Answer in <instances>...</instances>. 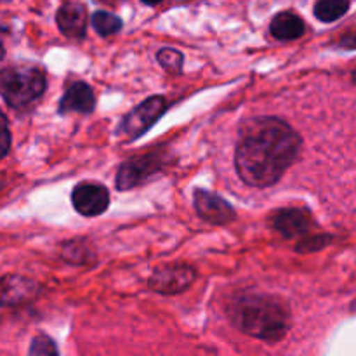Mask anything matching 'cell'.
Returning <instances> with one entry per match:
<instances>
[{"label":"cell","instance_id":"1","mask_svg":"<svg viewBox=\"0 0 356 356\" xmlns=\"http://www.w3.org/2000/svg\"><path fill=\"white\" fill-rule=\"evenodd\" d=\"M302 139L277 117H254L243 122L236 143L235 167L240 179L254 188L278 183L301 152Z\"/></svg>","mask_w":356,"mask_h":356},{"label":"cell","instance_id":"2","mask_svg":"<svg viewBox=\"0 0 356 356\" xmlns=\"http://www.w3.org/2000/svg\"><path fill=\"white\" fill-rule=\"evenodd\" d=\"M232 320L240 330L266 343H278L291 327V309L277 298L250 294L233 302Z\"/></svg>","mask_w":356,"mask_h":356},{"label":"cell","instance_id":"3","mask_svg":"<svg viewBox=\"0 0 356 356\" xmlns=\"http://www.w3.org/2000/svg\"><path fill=\"white\" fill-rule=\"evenodd\" d=\"M47 87L40 66L16 65L0 72V96L14 110H24L37 103Z\"/></svg>","mask_w":356,"mask_h":356},{"label":"cell","instance_id":"4","mask_svg":"<svg viewBox=\"0 0 356 356\" xmlns=\"http://www.w3.org/2000/svg\"><path fill=\"white\" fill-rule=\"evenodd\" d=\"M165 110L167 101L163 96H153L143 101L141 104H138L134 110H131L122 118L117 129V136L125 143L141 138L148 129H152L156 124V120L165 113Z\"/></svg>","mask_w":356,"mask_h":356},{"label":"cell","instance_id":"5","mask_svg":"<svg viewBox=\"0 0 356 356\" xmlns=\"http://www.w3.org/2000/svg\"><path fill=\"white\" fill-rule=\"evenodd\" d=\"M163 169V155L160 152H146L125 160L117 172V188L120 191L141 186Z\"/></svg>","mask_w":356,"mask_h":356},{"label":"cell","instance_id":"6","mask_svg":"<svg viewBox=\"0 0 356 356\" xmlns=\"http://www.w3.org/2000/svg\"><path fill=\"white\" fill-rule=\"evenodd\" d=\"M195 277H197V271L188 264H165L153 271L149 278V287L159 294H179L193 284Z\"/></svg>","mask_w":356,"mask_h":356},{"label":"cell","instance_id":"7","mask_svg":"<svg viewBox=\"0 0 356 356\" xmlns=\"http://www.w3.org/2000/svg\"><path fill=\"white\" fill-rule=\"evenodd\" d=\"M72 202L79 214L86 218H96L103 214L110 205V191L103 184L87 181L73 188Z\"/></svg>","mask_w":356,"mask_h":356},{"label":"cell","instance_id":"8","mask_svg":"<svg viewBox=\"0 0 356 356\" xmlns=\"http://www.w3.org/2000/svg\"><path fill=\"white\" fill-rule=\"evenodd\" d=\"M193 204L197 209V214L211 225H228V222L235 221L236 218L232 205L225 198L211 193V191L195 190Z\"/></svg>","mask_w":356,"mask_h":356},{"label":"cell","instance_id":"9","mask_svg":"<svg viewBox=\"0 0 356 356\" xmlns=\"http://www.w3.org/2000/svg\"><path fill=\"white\" fill-rule=\"evenodd\" d=\"M270 226L287 238L305 236L313 226L312 214L306 209H280L270 216Z\"/></svg>","mask_w":356,"mask_h":356},{"label":"cell","instance_id":"10","mask_svg":"<svg viewBox=\"0 0 356 356\" xmlns=\"http://www.w3.org/2000/svg\"><path fill=\"white\" fill-rule=\"evenodd\" d=\"M94 104H96V97L89 83L73 82L59 101V111L61 113H72V111L90 113L94 110Z\"/></svg>","mask_w":356,"mask_h":356},{"label":"cell","instance_id":"11","mask_svg":"<svg viewBox=\"0 0 356 356\" xmlns=\"http://www.w3.org/2000/svg\"><path fill=\"white\" fill-rule=\"evenodd\" d=\"M58 26L63 35L70 38H82L87 30V13L86 7L82 3L68 2L65 6L59 7L58 16Z\"/></svg>","mask_w":356,"mask_h":356},{"label":"cell","instance_id":"12","mask_svg":"<svg viewBox=\"0 0 356 356\" xmlns=\"http://www.w3.org/2000/svg\"><path fill=\"white\" fill-rule=\"evenodd\" d=\"M270 30L278 40H296L305 33V21L294 13H280L271 21Z\"/></svg>","mask_w":356,"mask_h":356},{"label":"cell","instance_id":"13","mask_svg":"<svg viewBox=\"0 0 356 356\" xmlns=\"http://www.w3.org/2000/svg\"><path fill=\"white\" fill-rule=\"evenodd\" d=\"M350 9V0H316L315 16L323 23H332Z\"/></svg>","mask_w":356,"mask_h":356},{"label":"cell","instance_id":"14","mask_svg":"<svg viewBox=\"0 0 356 356\" xmlns=\"http://www.w3.org/2000/svg\"><path fill=\"white\" fill-rule=\"evenodd\" d=\"M92 24L101 37H110V35L118 33L122 30L120 17L111 13H106V10H97V13H94Z\"/></svg>","mask_w":356,"mask_h":356},{"label":"cell","instance_id":"15","mask_svg":"<svg viewBox=\"0 0 356 356\" xmlns=\"http://www.w3.org/2000/svg\"><path fill=\"white\" fill-rule=\"evenodd\" d=\"M156 59H159L160 65L170 73H179L181 72V66H183V54L176 49H160L159 54H156Z\"/></svg>","mask_w":356,"mask_h":356},{"label":"cell","instance_id":"16","mask_svg":"<svg viewBox=\"0 0 356 356\" xmlns=\"http://www.w3.org/2000/svg\"><path fill=\"white\" fill-rule=\"evenodd\" d=\"M30 356H59L54 343L45 334H38L30 346Z\"/></svg>","mask_w":356,"mask_h":356},{"label":"cell","instance_id":"17","mask_svg":"<svg viewBox=\"0 0 356 356\" xmlns=\"http://www.w3.org/2000/svg\"><path fill=\"white\" fill-rule=\"evenodd\" d=\"M10 143H13V139H10L9 122H7V117L0 110V159H3L9 153Z\"/></svg>","mask_w":356,"mask_h":356},{"label":"cell","instance_id":"18","mask_svg":"<svg viewBox=\"0 0 356 356\" xmlns=\"http://www.w3.org/2000/svg\"><path fill=\"white\" fill-rule=\"evenodd\" d=\"M341 44H343V47H356V35H350V37H346V38H343V42H341Z\"/></svg>","mask_w":356,"mask_h":356},{"label":"cell","instance_id":"19","mask_svg":"<svg viewBox=\"0 0 356 356\" xmlns=\"http://www.w3.org/2000/svg\"><path fill=\"white\" fill-rule=\"evenodd\" d=\"M141 2L148 3V6H155V3H160V2H162V0H141Z\"/></svg>","mask_w":356,"mask_h":356},{"label":"cell","instance_id":"20","mask_svg":"<svg viewBox=\"0 0 356 356\" xmlns=\"http://www.w3.org/2000/svg\"><path fill=\"white\" fill-rule=\"evenodd\" d=\"M3 56H6V47H3L2 40H0V59H3Z\"/></svg>","mask_w":356,"mask_h":356},{"label":"cell","instance_id":"21","mask_svg":"<svg viewBox=\"0 0 356 356\" xmlns=\"http://www.w3.org/2000/svg\"><path fill=\"white\" fill-rule=\"evenodd\" d=\"M353 80H355V82H356V70H355V72H353Z\"/></svg>","mask_w":356,"mask_h":356}]
</instances>
